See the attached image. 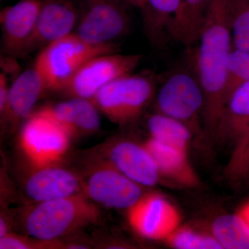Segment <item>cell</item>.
Masks as SVG:
<instances>
[{
  "label": "cell",
  "mask_w": 249,
  "mask_h": 249,
  "mask_svg": "<svg viewBox=\"0 0 249 249\" xmlns=\"http://www.w3.org/2000/svg\"><path fill=\"white\" fill-rule=\"evenodd\" d=\"M102 219L98 204L83 192L37 203L24 214L22 225L28 235L39 240H58Z\"/></svg>",
  "instance_id": "cell-2"
},
{
  "label": "cell",
  "mask_w": 249,
  "mask_h": 249,
  "mask_svg": "<svg viewBox=\"0 0 249 249\" xmlns=\"http://www.w3.org/2000/svg\"><path fill=\"white\" fill-rule=\"evenodd\" d=\"M99 110L91 99L73 97L40 108L36 114L47 116L66 129L71 138L96 132L101 126Z\"/></svg>",
  "instance_id": "cell-15"
},
{
  "label": "cell",
  "mask_w": 249,
  "mask_h": 249,
  "mask_svg": "<svg viewBox=\"0 0 249 249\" xmlns=\"http://www.w3.org/2000/svg\"><path fill=\"white\" fill-rule=\"evenodd\" d=\"M154 93L155 84L151 78L130 73L105 85L91 101L109 120L123 125L139 117Z\"/></svg>",
  "instance_id": "cell-4"
},
{
  "label": "cell",
  "mask_w": 249,
  "mask_h": 249,
  "mask_svg": "<svg viewBox=\"0 0 249 249\" xmlns=\"http://www.w3.org/2000/svg\"><path fill=\"white\" fill-rule=\"evenodd\" d=\"M156 106L159 113L181 121L192 132L199 128L204 107L199 79L184 71L171 75L159 90Z\"/></svg>",
  "instance_id": "cell-8"
},
{
  "label": "cell",
  "mask_w": 249,
  "mask_h": 249,
  "mask_svg": "<svg viewBox=\"0 0 249 249\" xmlns=\"http://www.w3.org/2000/svg\"><path fill=\"white\" fill-rule=\"evenodd\" d=\"M249 127V81L231 94L218 124L215 137L224 143L234 144Z\"/></svg>",
  "instance_id": "cell-18"
},
{
  "label": "cell",
  "mask_w": 249,
  "mask_h": 249,
  "mask_svg": "<svg viewBox=\"0 0 249 249\" xmlns=\"http://www.w3.org/2000/svg\"><path fill=\"white\" fill-rule=\"evenodd\" d=\"M24 183V191L37 203L73 196L81 191L78 175L57 164L33 167Z\"/></svg>",
  "instance_id": "cell-14"
},
{
  "label": "cell",
  "mask_w": 249,
  "mask_h": 249,
  "mask_svg": "<svg viewBox=\"0 0 249 249\" xmlns=\"http://www.w3.org/2000/svg\"><path fill=\"white\" fill-rule=\"evenodd\" d=\"M181 0H145L142 10L147 25L152 32L168 30L172 19L176 14Z\"/></svg>",
  "instance_id": "cell-25"
},
{
  "label": "cell",
  "mask_w": 249,
  "mask_h": 249,
  "mask_svg": "<svg viewBox=\"0 0 249 249\" xmlns=\"http://www.w3.org/2000/svg\"><path fill=\"white\" fill-rule=\"evenodd\" d=\"M178 249H222L212 234L205 233L192 228L179 227L165 240Z\"/></svg>",
  "instance_id": "cell-24"
},
{
  "label": "cell",
  "mask_w": 249,
  "mask_h": 249,
  "mask_svg": "<svg viewBox=\"0 0 249 249\" xmlns=\"http://www.w3.org/2000/svg\"><path fill=\"white\" fill-rule=\"evenodd\" d=\"M0 249H65V245L59 240H42L30 235H19L11 232L0 238Z\"/></svg>",
  "instance_id": "cell-27"
},
{
  "label": "cell",
  "mask_w": 249,
  "mask_h": 249,
  "mask_svg": "<svg viewBox=\"0 0 249 249\" xmlns=\"http://www.w3.org/2000/svg\"><path fill=\"white\" fill-rule=\"evenodd\" d=\"M144 145L155 160L161 178L189 188L199 185V178L188 160V152L165 145L151 137Z\"/></svg>",
  "instance_id": "cell-17"
},
{
  "label": "cell",
  "mask_w": 249,
  "mask_h": 249,
  "mask_svg": "<svg viewBox=\"0 0 249 249\" xmlns=\"http://www.w3.org/2000/svg\"><path fill=\"white\" fill-rule=\"evenodd\" d=\"M138 54L105 53L85 62L68 80L60 91L70 98L92 99L105 85L123 76L130 74L140 63Z\"/></svg>",
  "instance_id": "cell-9"
},
{
  "label": "cell",
  "mask_w": 249,
  "mask_h": 249,
  "mask_svg": "<svg viewBox=\"0 0 249 249\" xmlns=\"http://www.w3.org/2000/svg\"><path fill=\"white\" fill-rule=\"evenodd\" d=\"M130 4L137 6L142 11L145 6V0H130Z\"/></svg>",
  "instance_id": "cell-31"
},
{
  "label": "cell",
  "mask_w": 249,
  "mask_h": 249,
  "mask_svg": "<svg viewBox=\"0 0 249 249\" xmlns=\"http://www.w3.org/2000/svg\"><path fill=\"white\" fill-rule=\"evenodd\" d=\"M71 137L47 116L33 113L22 126L19 145L33 167L57 164L66 154Z\"/></svg>",
  "instance_id": "cell-7"
},
{
  "label": "cell",
  "mask_w": 249,
  "mask_h": 249,
  "mask_svg": "<svg viewBox=\"0 0 249 249\" xmlns=\"http://www.w3.org/2000/svg\"><path fill=\"white\" fill-rule=\"evenodd\" d=\"M213 0H181L168 27L170 35L190 47L199 40Z\"/></svg>",
  "instance_id": "cell-19"
},
{
  "label": "cell",
  "mask_w": 249,
  "mask_h": 249,
  "mask_svg": "<svg viewBox=\"0 0 249 249\" xmlns=\"http://www.w3.org/2000/svg\"><path fill=\"white\" fill-rule=\"evenodd\" d=\"M237 213L240 214V217L244 219L249 228V201L239 210Z\"/></svg>",
  "instance_id": "cell-30"
},
{
  "label": "cell",
  "mask_w": 249,
  "mask_h": 249,
  "mask_svg": "<svg viewBox=\"0 0 249 249\" xmlns=\"http://www.w3.org/2000/svg\"><path fill=\"white\" fill-rule=\"evenodd\" d=\"M80 6L72 0H43L35 29L24 54L42 48L73 33Z\"/></svg>",
  "instance_id": "cell-11"
},
{
  "label": "cell",
  "mask_w": 249,
  "mask_h": 249,
  "mask_svg": "<svg viewBox=\"0 0 249 249\" xmlns=\"http://www.w3.org/2000/svg\"><path fill=\"white\" fill-rule=\"evenodd\" d=\"M81 180V191L96 204L129 209L139 200L142 186L127 178L109 162L96 160Z\"/></svg>",
  "instance_id": "cell-6"
},
{
  "label": "cell",
  "mask_w": 249,
  "mask_h": 249,
  "mask_svg": "<svg viewBox=\"0 0 249 249\" xmlns=\"http://www.w3.org/2000/svg\"><path fill=\"white\" fill-rule=\"evenodd\" d=\"M128 220L142 237L165 241L180 227L181 217L178 209L164 196L148 194L129 208Z\"/></svg>",
  "instance_id": "cell-10"
},
{
  "label": "cell",
  "mask_w": 249,
  "mask_h": 249,
  "mask_svg": "<svg viewBox=\"0 0 249 249\" xmlns=\"http://www.w3.org/2000/svg\"><path fill=\"white\" fill-rule=\"evenodd\" d=\"M1 1H5V0H1Z\"/></svg>",
  "instance_id": "cell-33"
},
{
  "label": "cell",
  "mask_w": 249,
  "mask_h": 249,
  "mask_svg": "<svg viewBox=\"0 0 249 249\" xmlns=\"http://www.w3.org/2000/svg\"><path fill=\"white\" fill-rule=\"evenodd\" d=\"M103 153L105 160L141 186H155L161 178L155 160L144 144L117 141L107 145Z\"/></svg>",
  "instance_id": "cell-12"
},
{
  "label": "cell",
  "mask_w": 249,
  "mask_h": 249,
  "mask_svg": "<svg viewBox=\"0 0 249 249\" xmlns=\"http://www.w3.org/2000/svg\"><path fill=\"white\" fill-rule=\"evenodd\" d=\"M224 175L234 186L249 182V127L234 144Z\"/></svg>",
  "instance_id": "cell-22"
},
{
  "label": "cell",
  "mask_w": 249,
  "mask_h": 249,
  "mask_svg": "<svg viewBox=\"0 0 249 249\" xmlns=\"http://www.w3.org/2000/svg\"><path fill=\"white\" fill-rule=\"evenodd\" d=\"M47 90L48 85L45 77L35 64L22 72L9 86L7 107L5 118L13 125L33 114V109L39 99Z\"/></svg>",
  "instance_id": "cell-16"
},
{
  "label": "cell",
  "mask_w": 249,
  "mask_h": 249,
  "mask_svg": "<svg viewBox=\"0 0 249 249\" xmlns=\"http://www.w3.org/2000/svg\"><path fill=\"white\" fill-rule=\"evenodd\" d=\"M232 48L249 52V0H229Z\"/></svg>",
  "instance_id": "cell-23"
},
{
  "label": "cell",
  "mask_w": 249,
  "mask_h": 249,
  "mask_svg": "<svg viewBox=\"0 0 249 249\" xmlns=\"http://www.w3.org/2000/svg\"><path fill=\"white\" fill-rule=\"evenodd\" d=\"M43 0H20L0 13L3 48L11 55H23L35 29Z\"/></svg>",
  "instance_id": "cell-13"
},
{
  "label": "cell",
  "mask_w": 249,
  "mask_h": 249,
  "mask_svg": "<svg viewBox=\"0 0 249 249\" xmlns=\"http://www.w3.org/2000/svg\"><path fill=\"white\" fill-rule=\"evenodd\" d=\"M116 51V44L91 45L71 33L42 49L35 65L45 77L49 90H60L85 62Z\"/></svg>",
  "instance_id": "cell-3"
},
{
  "label": "cell",
  "mask_w": 249,
  "mask_h": 249,
  "mask_svg": "<svg viewBox=\"0 0 249 249\" xmlns=\"http://www.w3.org/2000/svg\"><path fill=\"white\" fill-rule=\"evenodd\" d=\"M211 234L222 249H249V228L237 213L216 218Z\"/></svg>",
  "instance_id": "cell-21"
},
{
  "label": "cell",
  "mask_w": 249,
  "mask_h": 249,
  "mask_svg": "<svg viewBox=\"0 0 249 249\" xmlns=\"http://www.w3.org/2000/svg\"><path fill=\"white\" fill-rule=\"evenodd\" d=\"M126 1H128L129 3H130V0H126Z\"/></svg>",
  "instance_id": "cell-32"
},
{
  "label": "cell",
  "mask_w": 249,
  "mask_h": 249,
  "mask_svg": "<svg viewBox=\"0 0 249 249\" xmlns=\"http://www.w3.org/2000/svg\"><path fill=\"white\" fill-rule=\"evenodd\" d=\"M249 81V52L232 48L227 61V101L238 87Z\"/></svg>",
  "instance_id": "cell-26"
},
{
  "label": "cell",
  "mask_w": 249,
  "mask_h": 249,
  "mask_svg": "<svg viewBox=\"0 0 249 249\" xmlns=\"http://www.w3.org/2000/svg\"><path fill=\"white\" fill-rule=\"evenodd\" d=\"M147 126L151 138L188 152L192 131L181 121L158 112L149 117Z\"/></svg>",
  "instance_id": "cell-20"
},
{
  "label": "cell",
  "mask_w": 249,
  "mask_h": 249,
  "mask_svg": "<svg viewBox=\"0 0 249 249\" xmlns=\"http://www.w3.org/2000/svg\"><path fill=\"white\" fill-rule=\"evenodd\" d=\"M9 86L8 85L7 77L4 73L0 74V113L1 117H4L7 107L8 94Z\"/></svg>",
  "instance_id": "cell-28"
},
{
  "label": "cell",
  "mask_w": 249,
  "mask_h": 249,
  "mask_svg": "<svg viewBox=\"0 0 249 249\" xmlns=\"http://www.w3.org/2000/svg\"><path fill=\"white\" fill-rule=\"evenodd\" d=\"M126 0H83L73 33L91 45H111L129 29Z\"/></svg>",
  "instance_id": "cell-5"
},
{
  "label": "cell",
  "mask_w": 249,
  "mask_h": 249,
  "mask_svg": "<svg viewBox=\"0 0 249 249\" xmlns=\"http://www.w3.org/2000/svg\"><path fill=\"white\" fill-rule=\"evenodd\" d=\"M11 224H10L9 217H6L4 213H1L0 217V238H2L4 236L11 233Z\"/></svg>",
  "instance_id": "cell-29"
},
{
  "label": "cell",
  "mask_w": 249,
  "mask_h": 249,
  "mask_svg": "<svg viewBox=\"0 0 249 249\" xmlns=\"http://www.w3.org/2000/svg\"><path fill=\"white\" fill-rule=\"evenodd\" d=\"M229 0H213L208 12L196 52V68L204 94L202 121L215 137L227 103V61L232 49Z\"/></svg>",
  "instance_id": "cell-1"
}]
</instances>
